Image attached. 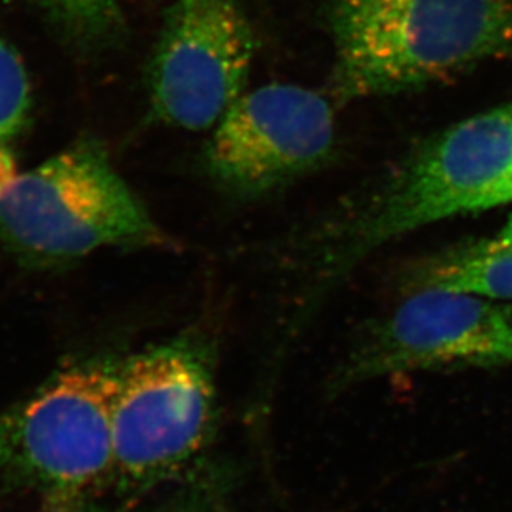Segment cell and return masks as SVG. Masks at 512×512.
I'll return each instance as SVG.
<instances>
[{
	"label": "cell",
	"mask_w": 512,
	"mask_h": 512,
	"mask_svg": "<svg viewBox=\"0 0 512 512\" xmlns=\"http://www.w3.org/2000/svg\"><path fill=\"white\" fill-rule=\"evenodd\" d=\"M40 512H116L105 504L97 503L92 498L73 499L62 503H45Z\"/></svg>",
	"instance_id": "5bb4252c"
},
{
	"label": "cell",
	"mask_w": 512,
	"mask_h": 512,
	"mask_svg": "<svg viewBox=\"0 0 512 512\" xmlns=\"http://www.w3.org/2000/svg\"><path fill=\"white\" fill-rule=\"evenodd\" d=\"M216 370L208 340L184 334L118 362L113 484L128 494L188 471L213 435Z\"/></svg>",
	"instance_id": "277c9868"
},
{
	"label": "cell",
	"mask_w": 512,
	"mask_h": 512,
	"mask_svg": "<svg viewBox=\"0 0 512 512\" xmlns=\"http://www.w3.org/2000/svg\"><path fill=\"white\" fill-rule=\"evenodd\" d=\"M14 433L15 411H0V469L12 461Z\"/></svg>",
	"instance_id": "4fadbf2b"
},
{
	"label": "cell",
	"mask_w": 512,
	"mask_h": 512,
	"mask_svg": "<svg viewBox=\"0 0 512 512\" xmlns=\"http://www.w3.org/2000/svg\"><path fill=\"white\" fill-rule=\"evenodd\" d=\"M512 204V102L461 121L421 146L334 236L325 259L337 279L363 256L458 214Z\"/></svg>",
	"instance_id": "3957f363"
},
{
	"label": "cell",
	"mask_w": 512,
	"mask_h": 512,
	"mask_svg": "<svg viewBox=\"0 0 512 512\" xmlns=\"http://www.w3.org/2000/svg\"><path fill=\"white\" fill-rule=\"evenodd\" d=\"M0 239L35 267L67 266L112 247L168 244L93 136L78 138L0 188Z\"/></svg>",
	"instance_id": "7a4b0ae2"
},
{
	"label": "cell",
	"mask_w": 512,
	"mask_h": 512,
	"mask_svg": "<svg viewBox=\"0 0 512 512\" xmlns=\"http://www.w3.org/2000/svg\"><path fill=\"white\" fill-rule=\"evenodd\" d=\"M32 87L19 52L0 37V145L9 146L29 125Z\"/></svg>",
	"instance_id": "8fae6325"
},
{
	"label": "cell",
	"mask_w": 512,
	"mask_h": 512,
	"mask_svg": "<svg viewBox=\"0 0 512 512\" xmlns=\"http://www.w3.org/2000/svg\"><path fill=\"white\" fill-rule=\"evenodd\" d=\"M340 102L425 87L512 57V0H332Z\"/></svg>",
	"instance_id": "6da1fadb"
},
{
	"label": "cell",
	"mask_w": 512,
	"mask_h": 512,
	"mask_svg": "<svg viewBox=\"0 0 512 512\" xmlns=\"http://www.w3.org/2000/svg\"><path fill=\"white\" fill-rule=\"evenodd\" d=\"M512 367V307L445 287H420L348 350L340 390L397 373Z\"/></svg>",
	"instance_id": "5b68a950"
},
{
	"label": "cell",
	"mask_w": 512,
	"mask_h": 512,
	"mask_svg": "<svg viewBox=\"0 0 512 512\" xmlns=\"http://www.w3.org/2000/svg\"><path fill=\"white\" fill-rule=\"evenodd\" d=\"M415 287H445L512 300V214L491 236L463 242L426 259L415 274Z\"/></svg>",
	"instance_id": "9c48e42d"
},
{
	"label": "cell",
	"mask_w": 512,
	"mask_h": 512,
	"mask_svg": "<svg viewBox=\"0 0 512 512\" xmlns=\"http://www.w3.org/2000/svg\"><path fill=\"white\" fill-rule=\"evenodd\" d=\"M65 44L85 54L113 49L125 39L118 0H34Z\"/></svg>",
	"instance_id": "30bf717a"
},
{
	"label": "cell",
	"mask_w": 512,
	"mask_h": 512,
	"mask_svg": "<svg viewBox=\"0 0 512 512\" xmlns=\"http://www.w3.org/2000/svg\"><path fill=\"white\" fill-rule=\"evenodd\" d=\"M116 373L112 360L73 363L15 410L10 464L45 503L92 498L112 483Z\"/></svg>",
	"instance_id": "8992f818"
},
{
	"label": "cell",
	"mask_w": 512,
	"mask_h": 512,
	"mask_svg": "<svg viewBox=\"0 0 512 512\" xmlns=\"http://www.w3.org/2000/svg\"><path fill=\"white\" fill-rule=\"evenodd\" d=\"M254 52L241 0H174L146 67L151 113L181 130L214 128L246 92Z\"/></svg>",
	"instance_id": "52a82bcc"
},
{
	"label": "cell",
	"mask_w": 512,
	"mask_h": 512,
	"mask_svg": "<svg viewBox=\"0 0 512 512\" xmlns=\"http://www.w3.org/2000/svg\"><path fill=\"white\" fill-rule=\"evenodd\" d=\"M221 489L223 484L211 474L194 476L171 496L140 512H216Z\"/></svg>",
	"instance_id": "7c38bea8"
},
{
	"label": "cell",
	"mask_w": 512,
	"mask_h": 512,
	"mask_svg": "<svg viewBox=\"0 0 512 512\" xmlns=\"http://www.w3.org/2000/svg\"><path fill=\"white\" fill-rule=\"evenodd\" d=\"M334 141V110L324 95L269 83L242 93L214 126L204 166L223 191L252 199L317 168Z\"/></svg>",
	"instance_id": "ba28073f"
}]
</instances>
